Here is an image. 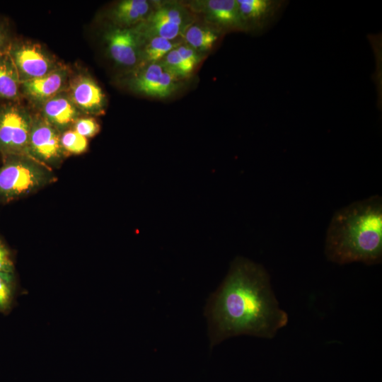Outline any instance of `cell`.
Wrapping results in <instances>:
<instances>
[{
    "instance_id": "cell-11",
    "label": "cell",
    "mask_w": 382,
    "mask_h": 382,
    "mask_svg": "<svg viewBox=\"0 0 382 382\" xmlns=\"http://www.w3.org/2000/svg\"><path fill=\"white\" fill-rule=\"evenodd\" d=\"M189 8L202 13L210 23L228 30H245L237 0L193 1Z\"/></svg>"
},
{
    "instance_id": "cell-12",
    "label": "cell",
    "mask_w": 382,
    "mask_h": 382,
    "mask_svg": "<svg viewBox=\"0 0 382 382\" xmlns=\"http://www.w3.org/2000/svg\"><path fill=\"white\" fill-rule=\"evenodd\" d=\"M38 107L39 115L61 133L72 128L82 114L71 101L66 90Z\"/></svg>"
},
{
    "instance_id": "cell-22",
    "label": "cell",
    "mask_w": 382,
    "mask_h": 382,
    "mask_svg": "<svg viewBox=\"0 0 382 382\" xmlns=\"http://www.w3.org/2000/svg\"><path fill=\"white\" fill-rule=\"evenodd\" d=\"M72 129L81 136L88 138L96 135L100 125L93 117H80L74 124Z\"/></svg>"
},
{
    "instance_id": "cell-17",
    "label": "cell",
    "mask_w": 382,
    "mask_h": 382,
    "mask_svg": "<svg viewBox=\"0 0 382 382\" xmlns=\"http://www.w3.org/2000/svg\"><path fill=\"white\" fill-rule=\"evenodd\" d=\"M219 30L210 27L191 24L185 30L183 37L187 45L197 52L210 50L219 37Z\"/></svg>"
},
{
    "instance_id": "cell-5",
    "label": "cell",
    "mask_w": 382,
    "mask_h": 382,
    "mask_svg": "<svg viewBox=\"0 0 382 382\" xmlns=\"http://www.w3.org/2000/svg\"><path fill=\"white\" fill-rule=\"evenodd\" d=\"M33 115L18 102L0 105V153L28 156Z\"/></svg>"
},
{
    "instance_id": "cell-7",
    "label": "cell",
    "mask_w": 382,
    "mask_h": 382,
    "mask_svg": "<svg viewBox=\"0 0 382 382\" xmlns=\"http://www.w3.org/2000/svg\"><path fill=\"white\" fill-rule=\"evenodd\" d=\"M66 156L61 144V132L40 115H33L28 156L50 168L58 166Z\"/></svg>"
},
{
    "instance_id": "cell-2",
    "label": "cell",
    "mask_w": 382,
    "mask_h": 382,
    "mask_svg": "<svg viewBox=\"0 0 382 382\" xmlns=\"http://www.w3.org/2000/svg\"><path fill=\"white\" fill-rule=\"evenodd\" d=\"M328 260L338 265H376L382 260V198L373 195L335 212L325 244Z\"/></svg>"
},
{
    "instance_id": "cell-21",
    "label": "cell",
    "mask_w": 382,
    "mask_h": 382,
    "mask_svg": "<svg viewBox=\"0 0 382 382\" xmlns=\"http://www.w3.org/2000/svg\"><path fill=\"white\" fill-rule=\"evenodd\" d=\"M161 63L179 79L186 77L193 71L182 59L176 48L170 51Z\"/></svg>"
},
{
    "instance_id": "cell-25",
    "label": "cell",
    "mask_w": 382,
    "mask_h": 382,
    "mask_svg": "<svg viewBox=\"0 0 382 382\" xmlns=\"http://www.w3.org/2000/svg\"><path fill=\"white\" fill-rule=\"evenodd\" d=\"M12 40L7 25L0 20V53L8 50Z\"/></svg>"
},
{
    "instance_id": "cell-13",
    "label": "cell",
    "mask_w": 382,
    "mask_h": 382,
    "mask_svg": "<svg viewBox=\"0 0 382 382\" xmlns=\"http://www.w3.org/2000/svg\"><path fill=\"white\" fill-rule=\"evenodd\" d=\"M152 3L146 0H122L111 10L110 18L120 28H132L143 22L151 13Z\"/></svg>"
},
{
    "instance_id": "cell-16",
    "label": "cell",
    "mask_w": 382,
    "mask_h": 382,
    "mask_svg": "<svg viewBox=\"0 0 382 382\" xmlns=\"http://www.w3.org/2000/svg\"><path fill=\"white\" fill-rule=\"evenodd\" d=\"M163 71L161 62L146 64L132 77L129 86L137 93L156 97Z\"/></svg>"
},
{
    "instance_id": "cell-19",
    "label": "cell",
    "mask_w": 382,
    "mask_h": 382,
    "mask_svg": "<svg viewBox=\"0 0 382 382\" xmlns=\"http://www.w3.org/2000/svg\"><path fill=\"white\" fill-rule=\"evenodd\" d=\"M61 144L66 155L81 154L86 151L88 140L70 128L61 133Z\"/></svg>"
},
{
    "instance_id": "cell-10",
    "label": "cell",
    "mask_w": 382,
    "mask_h": 382,
    "mask_svg": "<svg viewBox=\"0 0 382 382\" xmlns=\"http://www.w3.org/2000/svg\"><path fill=\"white\" fill-rule=\"evenodd\" d=\"M70 79V70L64 64L49 74L21 82V95L35 105L65 91Z\"/></svg>"
},
{
    "instance_id": "cell-24",
    "label": "cell",
    "mask_w": 382,
    "mask_h": 382,
    "mask_svg": "<svg viewBox=\"0 0 382 382\" xmlns=\"http://www.w3.org/2000/svg\"><path fill=\"white\" fill-rule=\"evenodd\" d=\"M13 269L10 253L0 239V272H13Z\"/></svg>"
},
{
    "instance_id": "cell-20",
    "label": "cell",
    "mask_w": 382,
    "mask_h": 382,
    "mask_svg": "<svg viewBox=\"0 0 382 382\" xmlns=\"http://www.w3.org/2000/svg\"><path fill=\"white\" fill-rule=\"evenodd\" d=\"M14 294L13 272H0V311H7Z\"/></svg>"
},
{
    "instance_id": "cell-15",
    "label": "cell",
    "mask_w": 382,
    "mask_h": 382,
    "mask_svg": "<svg viewBox=\"0 0 382 382\" xmlns=\"http://www.w3.org/2000/svg\"><path fill=\"white\" fill-rule=\"evenodd\" d=\"M21 84L8 50L0 53V99L8 102H18L22 96Z\"/></svg>"
},
{
    "instance_id": "cell-3",
    "label": "cell",
    "mask_w": 382,
    "mask_h": 382,
    "mask_svg": "<svg viewBox=\"0 0 382 382\" xmlns=\"http://www.w3.org/2000/svg\"><path fill=\"white\" fill-rule=\"evenodd\" d=\"M54 179L49 167L30 156H7L0 167V199L9 201L25 196Z\"/></svg>"
},
{
    "instance_id": "cell-1",
    "label": "cell",
    "mask_w": 382,
    "mask_h": 382,
    "mask_svg": "<svg viewBox=\"0 0 382 382\" xmlns=\"http://www.w3.org/2000/svg\"><path fill=\"white\" fill-rule=\"evenodd\" d=\"M204 314L211 347L241 335L271 339L288 322L266 270L243 257L231 262L225 279L209 296Z\"/></svg>"
},
{
    "instance_id": "cell-18",
    "label": "cell",
    "mask_w": 382,
    "mask_h": 382,
    "mask_svg": "<svg viewBox=\"0 0 382 382\" xmlns=\"http://www.w3.org/2000/svg\"><path fill=\"white\" fill-rule=\"evenodd\" d=\"M180 44V41L169 40L160 37H151L143 44L141 52V63L146 65L159 62L170 51Z\"/></svg>"
},
{
    "instance_id": "cell-9",
    "label": "cell",
    "mask_w": 382,
    "mask_h": 382,
    "mask_svg": "<svg viewBox=\"0 0 382 382\" xmlns=\"http://www.w3.org/2000/svg\"><path fill=\"white\" fill-rule=\"evenodd\" d=\"M66 92L81 113L97 115L104 112L105 95L90 76L80 74L70 78Z\"/></svg>"
},
{
    "instance_id": "cell-23",
    "label": "cell",
    "mask_w": 382,
    "mask_h": 382,
    "mask_svg": "<svg viewBox=\"0 0 382 382\" xmlns=\"http://www.w3.org/2000/svg\"><path fill=\"white\" fill-rule=\"evenodd\" d=\"M182 59L192 70L195 66L200 62L201 57L198 52L187 45H180L176 47Z\"/></svg>"
},
{
    "instance_id": "cell-6",
    "label": "cell",
    "mask_w": 382,
    "mask_h": 382,
    "mask_svg": "<svg viewBox=\"0 0 382 382\" xmlns=\"http://www.w3.org/2000/svg\"><path fill=\"white\" fill-rule=\"evenodd\" d=\"M8 52L21 82L43 76L62 65L52 54L35 42L13 39Z\"/></svg>"
},
{
    "instance_id": "cell-8",
    "label": "cell",
    "mask_w": 382,
    "mask_h": 382,
    "mask_svg": "<svg viewBox=\"0 0 382 382\" xmlns=\"http://www.w3.org/2000/svg\"><path fill=\"white\" fill-rule=\"evenodd\" d=\"M104 40L109 56L117 64L134 67L141 63L143 40L134 27L112 28Z\"/></svg>"
},
{
    "instance_id": "cell-14",
    "label": "cell",
    "mask_w": 382,
    "mask_h": 382,
    "mask_svg": "<svg viewBox=\"0 0 382 382\" xmlns=\"http://www.w3.org/2000/svg\"><path fill=\"white\" fill-rule=\"evenodd\" d=\"M241 17L245 29L262 26L277 13L282 2L271 0H237Z\"/></svg>"
},
{
    "instance_id": "cell-4",
    "label": "cell",
    "mask_w": 382,
    "mask_h": 382,
    "mask_svg": "<svg viewBox=\"0 0 382 382\" xmlns=\"http://www.w3.org/2000/svg\"><path fill=\"white\" fill-rule=\"evenodd\" d=\"M192 23V17L185 6L166 2L156 4L147 18L134 28L143 42L154 37L173 41L183 37L186 29Z\"/></svg>"
}]
</instances>
